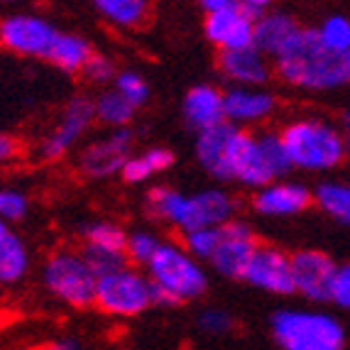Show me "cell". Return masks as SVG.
<instances>
[{
    "mask_svg": "<svg viewBox=\"0 0 350 350\" xmlns=\"http://www.w3.org/2000/svg\"><path fill=\"white\" fill-rule=\"evenodd\" d=\"M272 62L286 86L306 94H326L350 83L348 57L328 49L314 27H299Z\"/></svg>",
    "mask_w": 350,
    "mask_h": 350,
    "instance_id": "1",
    "label": "cell"
},
{
    "mask_svg": "<svg viewBox=\"0 0 350 350\" xmlns=\"http://www.w3.org/2000/svg\"><path fill=\"white\" fill-rule=\"evenodd\" d=\"M147 208L154 218L179 230L181 235L204 226H221L238 213V201L223 189L181 193L172 187H154L147 193Z\"/></svg>",
    "mask_w": 350,
    "mask_h": 350,
    "instance_id": "2",
    "label": "cell"
},
{
    "mask_svg": "<svg viewBox=\"0 0 350 350\" xmlns=\"http://www.w3.org/2000/svg\"><path fill=\"white\" fill-rule=\"evenodd\" d=\"M152 282V304L154 306H179L204 297L208 289V272L199 257H193L187 245L159 243L157 252L145 265Z\"/></svg>",
    "mask_w": 350,
    "mask_h": 350,
    "instance_id": "3",
    "label": "cell"
},
{
    "mask_svg": "<svg viewBox=\"0 0 350 350\" xmlns=\"http://www.w3.org/2000/svg\"><path fill=\"white\" fill-rule=\"evenodd\" d=\"M284 150L289 154L292 170L311 172H333L348 157V142L343 130L323 118H294L280 130Z\"/></svg>",
    "mask_w": 350,
    "mask_h": 350,
    "instance_id": "4",
    "label": "cell"
},
{
    "mask_svg": "<svg viewBox=\"0 0 350 350\" xmlns=\"http://www.w3.org/2000/svg\"><path fill=\"white\" fill-rule=\"evenodd\" d=\"M272 340L282 350H340L345 328L319 309H282L269 321Z\"/></svg>",
    "mask_w": 350,
    "mask_h": 350,
    "instance_id": "5",
    "label": "cell"
},
{
    "mask_svg": "<svg viewBox=\"0 0 350 350\" xmlns=\"http://www.w3.org/2000/svg\"><path fill=\"white\" fill-rule=\"evenodd\" d=\"M42 284L59 304L71 309H88L94 306L98 272L88 262L83 250L62 247L44 260Z\"/></svg>",
    "mask_w": 350,
    "mask_h": 350,
    "instance_id": "6",
    "label": "cell"
},
{
    "mask_svg": "<svg viewBox=\"0 0 350 350\" xmlns=\"http://www.w3.org/2000/svg\"><path fill=\"white\" fill-rule=\"evenodd\" d=\"M94 306L113 319H135L145 314L152 304V282L147 272L128 265L98 275Z\"/></svg>",
    "mask_w": 350,
    "mask_h": 350,
    "instance_id": "7",
    "label": "cell"
},
{
    "mask_svg": "<svg viewBox=\"0 0 350 350\" xmlns=\"http://www.w3.org/2000/svg\"><path fill=\"white\" fill-rule=\"evenodd\" d=\"M59 29L42 15L18 12L0 20V47L15 57L44 59Z\"/></svg>",
    "mask_w": 350,
    "mask_h": 350,
    "instance_id": "8",
    "label": "cell"
},
{
    "mask_svg": "<svg viewBox=\"0 0 350 350\" xmlns=\"http://www.w3.org/2000/svg\"><path fill=\"white\" fill-rule=\"evenodd\" d=\"M96 120L94 113V100L88 98H71L66 103V108L59 116V123L44 135V140L37 147V154H40L44 162H57V159L66 157L71 150H74L79 142L83 140V135L91 130Z\"/></svg>",
    "mask_w": 350,
    "mask_h": 350,
    "instance_id": "9",
    "label": "cell"
},
{
    "mask_svg": "<svg viewBox=\"0 0 350 350\" xmlns=\"http://www.w3.org/2000/svg\"><path fill=\"white\" fill-rule=\"evenodd\" d=\"M257 243V235L245 221L230 218V221L221 223L218 230V243L208 257V267L216 275L226 277V280H240L245 272L247 260L252 257Z\"/></svg>",
    "mask_w": 350,
    "mask_h": 350,
    "instance_id": "10",
    "label": "cell"
},
{
    "mask_svg": "<svg viewBox=\"0 0 350 350\" xmlns=\"http://www.w3.org/2000/svg\"><path fill=\"white\" fill-rule=\"evenodd\" d=\"M133 130L125 128H111V133L94 140L88 147H83L79 157V170L88 179H111L120 174L123 164L133 154Z\"/></svg>",
    "mask_w": 350,
    "mask_h": 350,
    "instance_id": "11",
    "label": "cell"
},
{
    "mask_svg": "<svg viewBox=\"0 0 350 350\" xmlns=\"http://www.w3.org/2000/svg\"><path fill=\"white\" fill-rule=\"evenodd\" d=\"M240 280L260 289V292L275 294V297H289V294H294L292 255H286L280 247L257 245Z\"/></svg>",
    "mask_w": 350,
    "mask_h": 350,
    "instance_id": "12",
    "label": "cell"
},
{
    "mask_svg": "<svg viewBox=\"0 0 350 350\" xmlns=\"http://www.w3.org/2000/svg\"><path fill=\"white\" fill-rule=\"evenodd\" d=\"M255 23L257 15L240 3H230V5L221 8V10L206 12L204 20V32L206 40L218 49H238L255 44Z\"/></svg>",
    "mask_w": 350,
    "mask_h": 350,
    "instance_id": "13",
    "label": "cell"
},
{
    "mask_svg": "<svg viewBox=\"0 0 350 350\" xmlns=\"http://www.w3.org/2000/svg\"><path fill=\"white\" fill-rule=\"evenodd\" d=\"M83 255L94 265L98 275H105L116 267L128 265V233L118 223L111 221H91L81 228Z\"/></svg>",
    "mask_w": 350,
    "mask_h": 350,
    "instance_id": "14",
    "label": "cell"
},
{
    "mask_svg": "<svg viewBox=\"0 0 350 350\" xmlns=\"http://www.w3.org/2000/svg\"><path fill=\"white\" fill-rule=\"evenodd\" d=\"M338 265L333 262L331 255L321 250H297L292 255V277L294 294L309 299L314 304L328 301L333 272Z\"/></svg>",
    "mask_w": 350,
    "mask_h": 350,
    "instance_id": "15",
    "label": "cell"
},
{
    "mask_svg": "<svg viewBox=\"0 0 350 350\" xmlns=\"http://www.w3.org/2000/svg\"><path fill=\"white\" fill-rule=\"evenodd\" d=\"M314 193L299 181H269L265 187L255 189L252 208L265 218H292L311 208Z\"/></svg>",
    "mask_w": 350,
    "mask_h": 350,
    "instance_id": "16",
    "label": "cell"
},
{
    "mask_svg": "<svg viewBox=\"0 0 350 350\" xmlns=\"http://www.w3.org/2000/svg\"><path fill=\"white\" fill-rule=\"evenodd\" d=\"M218 69L233 86H265L272 76L269 57L255 44L221 52Z\"/></svg>",
    "mask_w": 350,
    "mask_h": 350,
    "instance_id": "17",
    "label": "cell"
},
{
    "mask_svg": "<svg viewBox=\"0 0 350 350\" xmlns=\"http://www.w3.org/2000/svg\"><path fill=\"white\" fill-rule=\"evenodd\" d=\"M277 98L265 86H233L226 91V120L245 128L275 116Z\"/></svg>",
    "mask_w": 350,
    "mask_h": 350,
    "instance_id": "18",
    "label": "cell"
},
{
    "mask_svg": "<svg viewBox=\"0 0 350 350\" xmlns=\"http://www.w3.org/2000/svg\"><path fill=\"white\" fill-rule=\"evenodd\" d=\"M181 113L187 118V123L191 125L196 133L226 120V94L221 88L201 83L193 86L181 103Z\"/></svg>",
    "mask_w": 350,
    "mask_h": 350,
    "instance_id": "19",
    "label": "cell"
},
{
    "mask_svg": "<svg viewBox=\"0 0 350 350\" xmlns=\"http://www.w3.org/2000/svg\"><path fill=\"white\" fill-rule=\"evenodd\" d=\"M29 272V250L23 243L12 223L0 218V284L15 286Z\"/></svg>",
    "mask_w": 350,
    "mask_h": 350,
    "instance_id": "20",
    "label": "cell"
},
{
    "mask_svg": "<svg viewBox=\"0 0 350 350\" xmlns=\"http://www.w3.org/2000/svg\"><path fill=\"white\" fill-rule=\"evenodd\" d=\"M91 57H94V47L88 40L74 32H57L44 59L64 74H81Z\"/></svg>",
    "mask_w": 350,
    "mask_h": 350,
    "instance_id": "21",
    "label": "cell"
},
{
    "mask_svg": "<svg viewBox=\"0 0 350 350\" xmlns=\"http://www.w3.org/2000/svg\"><path fill=\"white\" fill-rule=\"evenodd\" d=\"M299 27L301 25L292 15H286V12H260L255 23V47H260L272 59L286 42L292 40Z\"/></svg>",
    "mask_w": 350,
    "mask_h": 350,
    "instance_id": "22",
    "label": "cell"
},
{
    "mask_svg": "<svg viewBox=\"0 0 350 350\" xmlns=\"http://www.w3.org/2000/svg\"><path fill=\"white\" fill-rule=\"evenodd\" d=\"M174 164V154L167 147H150V150H142L137 154H130L128 162L123 164L120 176L128 184H142V181L152 179V176H159L170 170Z\"/></svg>",
    "mask_w": 350,
    "mask_h": 350,
    "instance_id": "23",
    "label": "cell"
},
{
    "mask_svg": "<svg viewBox=\"0 0 350 350\" xmlns=\"http://www.w3.org/2000/svg\"><path fill=\"white\" fill-rule=\"evenodd\" d=\"M100 18L118 29H137L150 18V0H91Z\"/></svg>",
    "mask_w": 350,
    "mask_h": 350,
    "instance_id": "24",
    "label": "cell"
},
{
    "mask_svg": "<svg viewBox=\"0 0 350 350\" xmlns=\"http://www.w3.org/2000/svg\"><path fill=\"white\" fill-rule=\"evenodd\" d=\"M314 204L340 226L350 228V184L323 181L314 191Z\"/></svg>",
    "mask_w": 350,
    "mask_h": 350,
    "instance_id": "25",
    "label": "cell"
},
{
    "mask_svg": "<svg viewBox=\"0 0 350 350\" xmlns=\"http://www.w3.org/2000/svg\"><path fill=\"white\" fill-rule=\"evenodd\" d=\"M135 111H137V108H135L130 100H125L116 88L105 91V94H100L98 98L94 100L96 120L108 125V128H125V125H130L135 118Z\"/></svg>",
    "mask_w": 350,
    "mask_h": 350,
    "instance_id": "26",
    "label": "cell"
},
{
    "mask_svg": "<svg viewBox=\"0 0 350 350\" xmlns=\"http://www.w3.org/2000/svg\"><path fill=\"white\" fill-rule=\"evenodd\" d=\"M321 42L336 54L350 52V20L345 15H331L316 27Z\"/></svg>",
    "mask_w": 350,
    "mask_h": 350,
    "instance_id": "27",
    "label": "cell"
},
{
    "mask_svg": "<svg viewBox=\"0 0 350 350\" xmlns=\"http://www.w3.org/2000/svg\"><path fill=\"white\" fill-rule=\"evenodd\" d=\"M113 88L123 96L125 100L135 105V108H142V105L150 100V83L142 74L137 71H118L116 79H113Z\"/></svg>",
    "mask_w": 350,
    "mask_h": 350,
    "instance_id": "28",
    "label": "cell"
},
{
    "mask_svg": "<svg viewBox=\"0 0 350 350\" xmlns=\"http://www.w3.org/2000/svg\"><path fill=\"white\" fill-rule=\"evenodd\" d=\"M159 238L157 233H150V230H137V233H128V245H125V252H128V262L137 265V267H145L150 262V257L157 252Z\"/></svg>",
    "mask_w": 350,
    "mask_h": 350,
    "instance_id": "29",
    "label": "cell"
},
{
    "mask_svg": "<svg viewBox=\"0 0 350 350\" xmlns=\"http://www.w3.org/2000/svg\"><path fill=\"white\" fill-rule=\"evenodd\" d=\"M29 211V201L18 189H0V218L8 223H20Z\"/></svg>",
    "mask_w": 350,
    "mask_h": 350,
    "instance_id": "30",
    "label": "cell"
},
{
    "mask_svg": "<svg viewBox=\"0 0 350 350\" xmlns=\"http://www.w3.org/2000/svg\"><path fill=\"white\" fill-rule=\"evenodd\" d=\"M328 301H331L333 306H338V309L350 311V262L338 265L336 272H333Z\"/></svg>",
    "mask_w": 350,
    "mask_h": 350,
    "instance_id": "31",
    "label": "cell"
},
{
    "mask_svg": "<svg viewBox=\"0 0 350 350\" xmlns=\"http://www.w3.org/2000/svg\"><path fill=\"white\" fill-rule=\"evenodd\" d=\"M199 328L206 336L218 338V336H228V333L233 331V319H230V314H226L221 309H206L199 316Z\"/></svg>",
    "mask_w": 350,
    "mask_h": 350,
    "instance_id": "32",
    "label": "cell"
},
{
    "mask_svg": "<svg viewBox=\"0 0 350 350\" xmlns=\"http://www.w3.org/2000/svg\"><path fill=\"white\" fill-rule=\"evenodd\" d=\"M81 74L94 83H113L118 69H116V64H113V59H108L105 54L94 52V57L88 59V64L83 66Z\"/></svg>",
    "mask_w": 350,
    "mask_h": 350,
    "instance_id": "33",
    "label": "cell"
},
{
    "mask_svg": "<svg viewBox=\"0 0 350 350\" xmlns=\"http://www.w3.org/2000/svg\"><path fill=\"white\" fill-rule=\"evenodd\" d=\"M18 152H20L18 140H15L12 135L0 133V167H5V164H10L12 159L18 157Z\"/></svg>",
    "mask_w": 350,
    "mask_h": 350,
    "instance_id": "34",
    "label": "cell"
},
{
    "mask_svg": "<svg viewBox=\"0 0 350 350\" xmlns=\"http://www.w3.org/2000/svg\"><path fill=\"white\" fill-rule=\"evenodd\" d=\"M235 3H240L243 8H247V10H252L255 15H260V12L269 10V5L275 3V0H235Z\"/></svg>",
    "mask_w": 350,
    "mask_h": 350,
    "instance_id": "35",
    "label": "cell"
},
{
    "mask_svg": "<svg viewBox=\"0 0 350 350\" xmlns=\"http://www.w3.org/2000/svg\"><path fill=\"white\" fill-rule=\"evenodd\" d=\"M235 0H199V5L204 8L206 12H213V10H221V8L230 5Z\"/></svg>",
    "mask_w": 350,
    "mask_h": 350,
    "instance_id": "36",
    "label": "cell"
},
{
    "mask_svg": "<svg viewBox=\"0 0 350 350\" xmlns=\"http://www.w3.org/2000/svg\"><path fill=\"white\" fill-rule=\"evenodd\" d=\"M340 130H343V137H345V142H348V147H350V111L343 116V120H340Z\"/></svg>",
    "mask_w": 350,
    "mask_h": 350,
    "instance_id": "37",
    "label": "cell"
},
{
    "mask_svg": "<svg viewBox=\"0 0 350 350\" xmlns=\"http://www.w3.org/2000/svg\"><path fill=\"white\" fill-rule=\"evenodd\" d=\"M79 340H57V343H54V348H59V350H66V348H79Z\"/></svg>",
    "mask_w": 350,
    "mask_h": 350,
    "instance_id": "38",
    "label": "cell"
},
{
    "mask_svg": "<svg viewBox=\"0 0 350 350\" xmlns=\"http://www.w3.org/2000/svg\"><path fill=\"white\" fill-rule=\"evenodd\" d=\"M3 3H23V0H3Z\"/></svg>",
    "mask_w": 350,
    "mask_h": 350,
    "instance_id": "39",
    "label": "cell"
},
{
    "mask_svg": "<svg viewBox=\"0 0 350 350\" xmlns=\"http://www.w3.org/2000/svg\"><path fill=\"white\" fill-rule=\"evenodd\" d=\"M345 57H348V62H350V52H348V54H345Z\"/></svg>",
    "mask_w": 350,
    "mask_h": 350,
    "instance_id": "40",
    "label": "cell"
},
{
    "mask_svg": "<svg viewBox=\"0 0 350 350\" xmlns=\"http://www.w3.org/2000/svg\"><path fill=\"white\" fill-rule=\"evenodd\" d=\"M0 286H3V284H0Z\"/></svg>",
    "mask_w": 350,
    "mask_h": 350,
    "instance_id": "41",
    "label": "cell"
}]
</instances>
